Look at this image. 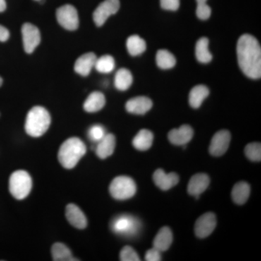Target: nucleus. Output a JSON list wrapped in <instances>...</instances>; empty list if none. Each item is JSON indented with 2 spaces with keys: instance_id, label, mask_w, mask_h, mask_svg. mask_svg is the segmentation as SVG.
Wrapping results in <instances>:
<instances>
[{
  "instance_id": "4c0bfd02",
  "label": "nucleus",
  "mask_w": 261,
  "mask_h": 261,
  "mask_svg": "<svg viewBox=\"0 0 261 261\" xmlns=\"http://www.w3.org/2000/svg\"><path fill=\"white\" fill-rule=\"evenodd\" d=\"M2 84H3V79L0 77V87H1Z\"/></svg>"
},
{
  "instance_id": "58836bf2",
  "label": "nucleus",
  "mask_w": 261,
  "mask_h": 261,
  "mask_svg": "<svg viewBox=\"0 0 261 261\" xmlns=\"http://www.w3.org/2000/svg\"><path fill=\"white\" fill-rule=\"evenodd\" d=\"M36 1H39V0H36Z\"/></svg>"
},
{
  "instance_id": "72a5a7b5",
  "label": "nucleus",
  "mask_w": 261,
  "mask_h": 261,
  "mask_svg": "<svg viewBox=\"0 0 261 261\" xmlns=\"http://www.w3.org/2000/svg\"><path fill=\"white\" fill-rule=\"evenodd\" d=\"M161 5L163 9L176 11L179 8L180 0H161Z\"/></svg>"
},
{
  "instance_id": "f257e3e1",
  "label": "nucleus",
  "mask_w": 261,
  "mask_h": 261,
  "mask_svg": "<svg viewBox=\"0 0 261 261\" xmlns=\"http://www.w3.org/2000/svg\"><path fill=\"white\" fill-rule=\"evenodd\" d=\"M239 65L245 75L252 80L261 76V49L253 36L244 34L237 45Z\"/></svg>"
},
{
  "instance_id": "9d476101",
  "label": "nucleus",
  "mask_w": 261,
  "mask_h": 261,
  "mask_svg": "<svg viewBox=\"0 0 261 261\" xmlns=\"http://www.w3.org/2000/svg\"><path fill=\"white\" fill-rule=\"evenodd\" d=\"M217 220L216 215L212 212L206 213L196 221L195 232L197 238L203 239L212 233L216 228Z\"/></svg>"
},
{
  "instance_id": "bb28decb",
  "label": "nucleus",
  "mask_w": 261,
  "mask_h": 261,
  "mask_svg": "<svg viewBox=\"0 0 261 261\" xmlns=\"http://www.w3.org/2000/svg\"><path fill=\"white\" fill-rule=\"evenodd\" d=\"M126 47L130 56H137L146 50L147 44L145 41L138 35H132L127 39Z\"/></svg>"
},
{
  "instance_id": "423d86ee",
  "label": "nucleus",
  "mask_w": 261,
  "mask_h": 261,
  "mask_svg": "<svg viewBox=\"0 0 261 261\" xmlns=\"http://www.w3.org/2000/svg\"><path fill=\"white\" fill-rule=\"evenodd\" d=\"M141 223L137 218L130 215H121L111 222V228L117 234L130 238L135 237L140 229Z\"/></svg>"
},
{
  "instance_id": "6e6552de",
  "label": "nucleus",
  "mask_w": 261,
  "mask_h": 261,
  "mask_svg": "<svg viewBox=\"0 0 261 261\" xmlns=\"http://www.w3.org/2000/svg\"><path fill=\"white\" fill-rule=\"evenodd\" d=\"M119 8V0H105L94 10V23L97 27H102L111 15L116 14Z\"/></svg>"
},
{
  "instance_id": "412c9836",
  "label": "nucleus",
  "mask_w": 261,
  "mask_h": 261,
  "mask_svg": "<svg viewBox=\"0 0 261 261\" xmlns=\"http://www.w3.org/2000/svg\"><path fill=\"white\" fill-rule=\"evenodd\" d=\"M153 139L154 136L152 132L147 129H142L135 136L132 144L135 149L145 151L152 147Z\"/></svg>"
},
{
  "instance_id": "20e7f679",
  "label": "nucleus",
  "mask_w": 261,
  "mask_h": 261,
  "mask_svg": "<svg viewBox=\"0 0 261 261\" xmlns=\"http://www.w3.org/2000/svg\"><path fill=\"white\" fill-rule=\"evenodd\" d=\"M32 188V177L27 171L18 170L12 173L9 180V190L15 199L23 200L29 195Z\"/></svg>"
},
{
  "instance_id": "ddd939ff",
  "label": "nucleus",
  "mask_w": 261,
  "mask_h": 261,
  "mask_svg": "<svg viewBox=\"0 0 261 261\" xmlns=\"http://www.w3.org/2000/svg\"><path fill=\"white\" fill-rule=\"evenodd\" d=\"M194 130L189 125H182L180 128L170 130L168 137L170 142L175 145H185L191 141Z\"/></svg>"
},
{
  "instance_id": "393cba45",
  "label": "nucleus",
  "mask_w": 261,
  "mask_h": 261,
  "mask_svg": "<svg viewBox=\"0 0 261 261\" xmlns=\"http://www.w3.org/2000/svg\"><path fill=\"white\" fill-rule=\"evenodd\" d=\"M133 82V76L130 70L126 68H121L115 75V87L120 91H126L129 88Z\"/></svg>"
},
{
  "instance_id": "2f4dec72",
  "label": "nucleus",
  "mask_w": 261,
  "mask_h": 261,
  "mask_svg": "<svg viewBox=\"0 0 261 261\" xmlns=\"http://www.w3.org/2000/svg\"><path fill=\"white\" fill-rule=\"evenodd\" d=\"M197 3L196 14L201 20H207L210 18L211 9L207 5V0H196Z\"/></svg>"
},
{
  "instance_id": "e433bc0d",
  "label": "nucleus",
  "mask_w": 261,
  "mask_h": 261,
  "mask_svg": "<svg viewBox=\"0 0 261 261\" xmlns=\"http://www.w3.org/2000/svg\"><path fill=\"white\" fill-rule=\"evenodd\" d=\"M7 5L5 0H0V13H3L6 10Z\"/></svg>"
},
{
  "instance_id": "7ed1b4c3",
  "label": "nucleus",
  "mask_w": 261,
  "mask_h": 261,
  "mask_svg": "<svg viewBox=\"0 0 261 261\" xmlns=\"http://www.w3.org/2000/svg\"><path fill=\"white\" fill-rule=\"evenodd\" d=\"M50 123V115L47 110L41 106H35L27 114L25 132L31 137H39L47 132Z\"/></svg>"
},
{
  "instance_id": "a211bd4d",
  "label": "nucleus",
  "mask_w": 261,
  "mask_h": 261,
  "mask_svg": "<svg viewBox=\"0 0 261 261\" xmlns=\"http://www.w3.org/2000/svg\"><path fill=\"white\" fill-rule=\"evenodd\" d=\"M97 56L93 53H86L82 55L75 61L74 70L82 76H87L94 67Z\"/></svg>"
},
{
  "instance_id": "cd10ccee",
  "label": "nucleus",
  "mask_w": 261,
  "mask_h": 261,
  "mask_svg": "<svg viewBox=\"0 0 261 261\" xmlns=\"http://www.w3.org/2000/svg\"><path fill=\"white\" fill-rule=\"evenodd\" d=\"M156 63L161 69H170L175 66L176 60L172 53L166 49H160L156 55Z\"/></svg>"
},
{
  "instance_id": "1a4fd4ad",
  "label": "nucleus",
  "mask_w": 261,
  "mask_h": 261,
  "mask_svg": "<svg viewBox=\"0 0 261 261\" xmlns=\"http://www.w3.org/2000/svg\"><path fill=\"white\" fill-rule=\"evenodd\" d=\"M24 50L31 54L41 42V34L39 29L32 23H24L21 29Z\"/></svg>"
},
{
  "instance_id": "b1692460",
  "label": "nucleus",
  "mask_w": 261,
  "mask_h": 261,
  "mask_svg": "<svg viewBox=\"0 0 261 261\" xmlns=\"http://www.w3.org/2000/svg\"><path fill=\"white\" fill-rule=\"evenodd\" d=\"M208 39L206 37L200 38L196 44V58L201 63H208L212 60V55L208 49Z\"/></svg>"
},
{
  "instance_id": "c9c22d12",
  "label": "nucleus",
  "mask_w": 261,
  "mask_h": 261,
  "mask_svg": "<svg viewBox=\"0 0 261 261\" xmlns=\"http://www.w3.org/2000/svg\"><path fill=\"white\" fill-rule=\"evenodd\" d=\"M10 37V32L5 27L0 25V42H6Z\"/></svg>"
},
{
  "instance_id": "9b49d317",
  "label": "nucleus",
  "mask_w": 261,
  "mask_h": 261,
  "mask_svg": "<svg viewBox=\"0 0 261 261\" xmlns=\"http://www.w3.org/2000/svg\"><path fill=\"white\" fill-rule=\"evenodd\" d=\"M231 135L227 130H221L215 134L209 147L211 155L219 157L226 153L229 147Z\"/></svg>"
},
{
  "instance_id": "0eeeda50",
  "label": "nucleus",
  "mask_w": 261,
  "mask_h": 261,
  "mask_svg": "<svg viewBox=\"0 0 261 261\" xmlns=\"http://www.w3.org/2000/svg\"><path fill=\"white\" fill-rule=\"evenodd\" d=\"M57 20L63 28L69 31L78 29L79 15L76 9L70 5H65L58 8L56 11Z\"/></svg>"
},
{
  "instance_id": "473e14b6",
  "label": "nucleus",
  "mask_w": 261,
  "mask_h": 261,
  "mask_svg": "<svg viewBox=\"0 0 261 261\" xmlns=\"http://www.w3.org/2000/svg\"><path fill=\"white\" fill-rule=\"evenodd\" d=\"M120 260L122 261H140L137 252L130 246H126L120 252Z\"/></svg>"
},
{
  "instance_id": "aec40b11",
  "label": "nucleus",
  "mask_w": 261,
  "mask_h": 261,
  "mask_svg": "<svg viewBox=\"0 0 261 261\" xmlns=\"http://www.w3.org/2000/svg\"><path fill=\"white\" fill-rule=\"evenodd\" d=\"M106 102V97L102 92H92L84 103V111L88 113L98 112L104 108Z\"/></svg>"
},
{
  "instance_id": "f3484780",
  "label": "nucleus",
  "mask_w": 261,
  "mask_h": 261,
  "mask_svg": "<svg viewBox=\"0 0 261 261\" xmlns=\"http://www.w3.org/2000/svg\"><path fill=\"white\" fill-rule=\"evenodd\" d=\"M116 147V137L112 134H106V136L97 142L95 152L100 159H106L112 155Z\"/></svg>"
},
{
  "instance_id": "c756f323",
  "label": "nucleus",
  "mask_w": 261,
  "mask_h": 261,
  "mask_svg": "<svg viewBox=\"0 0 261 261\" xmlns=\"http://www.w3.org/2000/svg\"><path fill=\"white\" fill-rule=\"evenodd\" d=\"M245 155L247 159L255 162H260L261 160V145L258 142H252L245 147Z\"/></svg>"
},
{
  "instance_id": "4468645a",
  "label": "nucleus",
  "mask_w": 261,
  "mask_h": 261,
  "mask_svg": "<svg viewBox=\"0 0 261 261\" xmlns=\"http://www.w3.org/2000/svg\"><path fill=\"white\" fill-rule=\"evenodd\" d=\"M65 216L72 226L79 229H84L87 226V219L83 211L74 204H68L65 209Z\"/></svg>"
},
{
  "instance_id": "a878e982",
  "label": "nucleus",
  "mask_w": 261,
  "mask_h": 261,
  "mask_svg": "<svg viewBox=\"0 0 261 261\" xmlns=\"http://www.w3.org/2000/svg\"><path fill=\"white\" fill-rule=\"evenodd\" d=\"M51 255L55 261L79 260L72 255V252L64 244L57 243L51 247Z\"/></svg>"
},
{
  "instance_id": "f8f14e48",
  "label": "nucleus",
  "mask_w": 261,
  "mask_h": 261,
  "mask_svg": "<svg viewBox=\"0 0 261 261\" xmlns=\"http://www.w3.org/2000/svg\"><path fill=\"white\" fill-rule=\"evenodd\" d=\"M210 181V178L205 173H197L194 175L189 181L187 191L190 195L195 196L196 199H199L201 194L208 187Z\"/></svg>"
},
{
  "instance_id": "2eb2a0df",
  "label": "nucleus",
  "mask_w": 261,
  "mask_h": 261,
  "mask_svg": "<svg viewBox=\"0 0 261 261\" xmlns=\"http://www.w3.org/2000/svg\"><path fill=\"white\" fill-rule=\"evenodd\" d=\"M153 181L156 186L166 191L176 186L179 181V177L176 173H166L163 169H158L154 171Z\"/></svg>"
},
{
  "instance_id": "4be33fe9",
  "label": "nucleus",
  "mask_w": 261,
  "mask_h": 261,
  "mask_svg": "<svg viewBox=\"0 0 261 261\" xmlns=\"http://www.w3.org/2000/svg\"><path fill=\"white\" fill-rule=\"evenodd\" d=\"M250 194V187L248 183L240 181L233 186L231 197L233 201L238 205H243L248 200Z\"/></svg>"
},
{
  "instance_id": "6ab92c4d",
  "label": "nucleus",
  "mask_w": 261,
  "mask_h": 261,
  "mask_svg": "<svg viewBox=\"0 0 261 261\" xmlns=\"http://www.w3.org/2000/svg\"><path fill=\"white\" fill-rule=\"evenodd\" d=\"M172 231L167 226L161 228L153 240V247L160 252H165L172 244Z\"/></svg>"
},
{
  "instance_id": "f704fd0d",
  "label": "nucleus",
  "mask_w": 261,
  "mask_h": 261,
  "mask_svg": "<svg viewBox=\"0 0 261 261\" xmlns=\"http://www.w3.org/2000/svg\"><path fill=\"white\" fill-rule=\"evenodd\" d=\"M145 260L147 261H160L161 260V252L157 249H150L145 254Z\"/></svg>"
},
{
  "instance_id": "f03ea898",
  "label": "nucleus",
  "mask_w": 261,
  "mask_h": 261,
  "mask_svg": "<svg viewBox=\"0 0 261 261\" xmlns=\"http://www.w3.org/2000/svg\"><path fill=\"white\" fill-rule=\"evenodd\" d=\"M86 152L85 144L77 137H71L62 144L58 152V160L63 167L71 169L76 166Z\"/></svg>"
},
{
  "instance_id": "c85d7f7f",
  "label": "nucleus",
  "mask_w": 261,
  "mask_h": 261,
  "mask_svg": "<svg viewBox=\"0 0 261 261\" xmlns=\"http://www.w3.org/2000/svg\"><path fill=\"white\" fill-rule=\"evenodd\" d=\"M115 65L116 64H115L114 58L109 55H106L99 58H97L94 68L99 73H109L114 70Z\"/></svg>"
},
{
  "instance_id": "7c9ffc66",
  "label": "nucleus",
  "mask_w": 261,
  "mask_h": 261,
  "mask_svg": "<svg viewBox=\"0 0 261 261\" xmlns=\"http://www.w3.org/2000/svg\"><path fill=\"white\" fill-rule=\"evenodd\" d=\"M106 135V129L101 125L97 124L91 126L88 130V137L92 142L97 143Z\"/></svg>"
},
{
  "instance_id": "dca6fc26",
  "label": "nucleus",
  "mask_w": 261,
  "mask_h": 261,
  "mask_svg": "<svg viewBox=\"0 0 261 261\" xmlns=\"http://www.w3.org/2000/svg\"><path fill=\"white\" fill-rule=\"evenodd\" d=\"M152 107V100L144 96L132 98L126 104V111L128 113L136 115L145 114Z\"/></svg>"
},
{
  "instance_id": "5701e85b",
  "label": "nucleus",
  "mask_w": 261,
  "mask_h": 261,
  "mask_svg": "<svg viewBox=\"0 0 261 261\" xmlns=\"http://www.w3.org/2000/svg\"><path fill=\"white\" fill-rule=\"evenodd\" d=\"M209 89L205 85H197L190 91L189 102L193 108H200L204 99L209 95Z\"/></svg>"
},
{
  "instance_id": "39448f33",
  "label": "nucleus",
  "mask_w": 261,
  "mask_h": 261,
  "mask_svg": "<svg viewBox=\"0 0 261 261\" xmlns=\"http://www.w3.org/2000/svg\"><path fill=\"white\" fill-rule=\"evenodd\" d=\"M110 193L113 198L126 200L132 198L137 192V185L132 178L126 176H117L110 185Z\"/></svg>"
}]
</instances>
